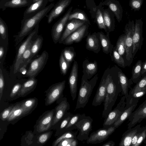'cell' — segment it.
<instances>
[{
    "mask_svg": "<svg viewBox=\"0 0 146 146\" xmlns=\"http://www.w3.org/2000/svg\"><path fill=\"white\" fill-rule=\"evenodd\" d=\"M54 5V3H51L33 16L24 20H22L20 31L15 36V40L17 44L21 42L25 36L30 33L41 20L50 11Z\"/></svg>",
    "mask_w": 146,
    "mask_h": 146,
    "instance_id": "1",
    "label": "cell"
},
{
    "mask_svg": "<svg viewBox=\"0 0 146 146\" xmlns=\"http://www.w3.org/2000/svg\"><path fill=\"white\" fill-rule=\"evenodd\" d=\"M121 92L119 79L115 80L111 76L104 101V108L102 113L103 117L105 118L112 110L119 94Z\"/></svg>",
    "mask_w": 146,
    "mask_h": 146,
    "instance_id": "2",
    "label": "cell"
},
{
    "mask_svg": "<svg viewBox=\"0 0 146 146\" xmlns=\"http://www.w3.org/2000/svg\"><path fill=\"white\" fill-rule=\"evenodd\" d=\"M98 78V75L96 74L90 81H88L84 74L82 75L75 110L84 108L86 106L96 84Z\"/></svg>",
    "mask_w": 146,
    "mask_h": 146,
    "instance_id": "3",
    "label": "cell"
},
{
    "mask_svg": "<svg viewBox=\"0 0 146 146\" xmlns=\"http://www.w3.org/2000/svg\"><path fill=\"white\" fill-rule=\"evenodd\" d=\"M66 81L64 80L53 84L45 91V105L48 106L63 98V93L65 87Z\"/></svg>",
    "mask_w": 146,
    "mask_h": 146,
    "instance_id": "4",
    "label": "cell"
},
{
    "mask_svg": "<svg viewBox=\"0 0 146 146\" xmlns=\"http://www.w3.org/2000/svg\"><path fill=\"white\" fill-rule=\"evenodd\" d=\"M48 57V53L43 51L38 58L31 62L26 75L30 78L35 77L44 68Z\"/></svg>",
    "mask_w": 146,
    "mask_h": 146,
    "instance_id": "5",
    "label": "cell"
},
{
    "mask_svg": "<svg viewBox=\"0 0 146 146\" xmlns=\"http://www.w3.org/2000/svg\"><path fill=\"white\" fill-rule=\"evenodd\" d=\"M93 121L90 116L86 115L76 124V129L79 131L77 136L78 140L82 141L88 138L89 133L92 130Z\"/></svg>",
    "mask_w": 146,
    "mask_h": 146,
    "instance_id": "6",
    "label": "cell"
},
{
    "mask_svg": "<svg viewBox=\"0 0 146 146\" xmlns=\"http://www.w3.org/2000/svg\"><path fill=\"white\" fill-rule=\"evenodd\" d=\"M125 99V96H123L116 107L109 113L104 120L103 125L104 127L108 128L112 126L118 119L125 108L126 104Z\"/></svg>",
    "mask_w": 146,
    "mask_h": 146,
    "instance_id": "7",
    "label": "cell"
},
{
    "mask_svg": "<svg viewBox=\"0 0 146 146\" xmlns=\"http://www.w3.org/2000/svg\"><path fill=\"white\" fill-rule=\"evenodd\" d=\"M117 128L113 126L108 128L104 127L92 133L86 140L87 144H96L106 140Z\"/></svg>",
    "mask_w": 146,
    "mask_h": 146,
    "instance_id": "8",
    "label": "cell"
},
{
    "mask_svg": "<svg viewBox=\"0 0 146 146\" xmlns=\"http://www.w3.org/2000/svg\"><path fill=\"white\" fill-rule=\"evenodd\" d=\"M39 24L36 26L33 31L29 34L19 48L14 65L13 72L16 73L18 71L20 66L22 64V56L26 48L32 40L33 38L36 36L38 32Z\"/></svg>",
    "mask_w": 146,
    "mask_h": 146,
    "instance_id": "9",
    "label": "cell"
},
{
    "mask_svg": "<svg viewBox=\"0 0 146 146\" xmlns=\"http://www.w3.org/2000/svg\"><path fill=\"white\" fill-rule=\"evenodd\" d=\"M143 23L141 19L135 20V31L133 36L132 60L138 50H141V48L143 40L142 35Z\"/></svg>",
    "mask_w": 146,
    "mask_h": 146,
    "instance_id": "10",
    "label": "cell"
},
{
    "mask_svg": "<svg viewBox=\"0 0 146 146\" xmlns=\"http://www.w3.org/2000/svg\"><path fill=\"white\" fill-rule=\"evenodd\" d=\"M135 29V23L133 20H129L126 25L124 29L125 35V56L127 61L132 59L133 36Z\"/></svg>",
    "mask_w": 146,
    "mask_h": 146,
    "instance_id": "11",
    "label": "cell"
},
{
    "mask_svg": "<svg viewBox=\"0 0 146 146\" xmlns=\"http://www.w3.org/2000/svg\"><path fill=\"white\" fill-rule=\"evenodd\" d=\"M72 9V7L69 8L64 15L55 23L52 27L51 36L55 44L56 43L59 41Z\"/></svg>",
    "mask_w": 146,
    "mask_h": 146,
    "instance_id": "12",
    "label": "cell"
},
{
    "mask_svg": "<svg viewBox=\"0 0 146 146\" xmlns=\"http://www.w3.org/2000/svg\"><path fill=\"white\" fill-rule=\"evenodd\" d=\"M128 119L129 121L127 124L128 129L133 127L143 119H146V99L131 113Z\"/></svg>",
    "mask_w": 146,
    "mask_h": 146,
    "instance_id": "13",
    "label": "cell"
},
{
    "mask_svg": "<svg viewBox=\"0 0 146 146\" xmlns=\"http://www.w3.org/2000/svg\"><path fill=\"white\" fill-rule=\"evenodd\" d=\"M55 110L52 109L44 112L38 118L36 125V129L39 133L48 130L52 125Z\"/></svg>",
    "mask_w": 146,
    "mask_h": 146,
    "instance_id": "14",
    "label": "cell"
},
{
    "mask_svg": "<svg viewBox=\"0 0 146 146\" xmlns=\"http://www.w3.org/2000/svg\"><path fill=\"white\" fill-rule=\"evenodd\" d=\"M111 77L110 74H108L106 78H104L101 80L93 100L92 106H100L104 102Z\"/></svg>",
    "mask_w": 146,
    "mask_h": 146,
    "instance_id": "15",
    "label": "cell"
},
{
    "mask_svg": "<svg viewBox=\"0 0 146 146\" xmlns=\"http://www.w3.org/2000/svg\"><path fill=\"white\" fill-rule=\"evenodd\" d=\"M58 100V103L55 109L52 125L61 121L70 109V104L66 97L62 98Z\"/></svg>",
    "mask_w": 146,
    "mask_h": 146,
    "instance_id": "16",
    "label": "cell"
},
{
    "mask_svg": "<svg viewBox=\"0 0 146 146\" xmlns=\"http://www.w3.org/2000/svg\"><path fill=\"white\" fill-rule=\"evenodd\" d=\"M71 0H60L54 5L49 14L46 15L48 23H50L53 20L58 17L69 5Z\"/></svg>",
    "mask_w": 146,
    "mask_h": 146,
    "instance_id": "17",
    "label": "cell"
},
{
    "mask_svg": "<svg viewBox=\"0 0 146 146\" xmlns=\"http://www.w3.org/2000/svg\"><path fill=\"white\" fill-rule=\"evenodd\" d=\"M78 65L76 61H74L68 78V82L70 93L72 100H75L77 91Z\"/></svg>",
    "mask_w": 146,
    "mask_h": 146,
    "instance_id": "18",
    "label": "cell"
},
{
    "mask_svg": "<svg viewBox=\"0 0 146 146\" xmlns=\"http://www.w3.org/2000/svg\"><path fill=\"white\" fill-rule=\"evenodd\" d=\"M48 1V0H40L32 3L25 11L22 20L29 18L44 9Z\"/></svg>",
    "mask_w": 146,
    "mask_h": 146,
    "instance_id": "19",
    "label": "cell"
},
{
    "mask_svg": "<svg viewBox=\"0 0 146 146\" xmlns=\"http://www.w3.org/2000/svg\"><path fill=\"white\" fill-rule=\"evenodd\" d=\"M87 29V26L83 25L66 38L62 43L69 45L79 42L86 35Z\"/></svg>",
    "mask_w": 146,
    "mask_h": 146,
    "instance_id": "20",
    "label": "cell"
},
{
    "mask_svg": "<svg viewBox=\"0 0 146 146\" xmlns=\"http://www.w3.org/2000/svg\"><path fill=\"white\" fill-rule=\"evenodd\" d=\"M33 3V0H0V8L3 11L7 8H15L28 7Z\"/></svg>",
    "mask_w": 146,
    "mask_h": 146,
    "instance_id": "21",
    "label": "cell"
},
{
    "mask_svg": "<svg viewBox=\"0 0 146 146\" xmlns=\"http://www.w3.org/2000/svg\"><path fill=\"white\" fill-rule=\"evenodd\" d=\"M86 48L96 53L100 51L101 43L98 33H94L88 35L86 39Z\"/></svg>",
    "mask_w": 146,
    "mask_h": 146,
    "instance_id": "22",
    "label": "cell"
},
{
    "mask_svg": "<svg viewBox=\"0 0 146 146\" xmlns=\"http://www.w3.org/2000/svg\"><path fill=\"white\" fill-rule=\"evenodd\" d=\"M85 21L78 19H74L66 24L65 30L58 42L62 43L63 41L71 34L84 25Z\"/></svg>",
    "mask_w": 146,
    "mask_h": 146,
    "instance_id": "23",
    "label": "cell"
},
{
    "mask_svg": "<svg viewBox=\"0 0 146 146\" xmlns=\"http://www.w3.org/2000/svg\"><path fill=\"white\" fill-rule=\"evenodd\" d=\"M139 101L137 100L134 101L131 104L126 105L123 112L112 126H114L117 128L125 121L128 119L137 106Z\"/></svg>",
    "mask_w": 146,
    "mask_h": 146,
    "instance_id": "24",
    "label": "cell"
},
{
    "mask_svg": "<svg viewBox=\"0 0 146 146\" xmlns=\"http://www.w3.org/2000/svg\"><path fill=\"white\" fill-rule=\"evenodd\" d=\"M141 127L139 124L135 127H131L125 131L122 135L119 146H130L132 138L138 131Z\"/></svg>",
    "mask_w": 146,
    "mask_h": 146,
    "instance_id": "25",
    "label": "cell"
},
{
    "mask_svg": "<svg viewBox=\"0 0 146 146\" xmlns=\"http://www.w3.org/2000/svg\"><path fill=\"white\" fill-rule=\"evenodd\" d=\"M37 80L35 77L30 78L22 85L18 93V95L21 97H24L33 92L36 88Z\"/></svg>",
    "mask_w": 146,
    "mask_h": 146,
    "instance_id": "26",
    "label": "cell"
},
{
    "mask_svg": "<svg viewBox=\"0 0 146 146\" xmlns=\"http://www.w3.org/2000/svg\"><path fill=\"white\" fill-rule=\"evenodd\" d=\"M98 33L103 52L107 54L110 53L111 56L113 48V45L111 43L110 40L109 32L108 31L106 35L102 32Z\"/></svg>",
    "mask_w": 146,
    "mask_h": 146,
    "instance_id": "27",
    "label": "cell"
},
{
    "mask_svg": "<svg viewBox=\"0 0 146 146\" xmlns=\"http://www.w3.org/2000/svg\"><path fill=\"white\" fill-rule=\"evenodd\" d=\"M83 73L88 79H90L97 72L98 67L97 62H89L85 60L83 63Z\"/></svg>",
    "mask_w": 146,
    "mask_h": 146,
    "instance_id": "28",
    "label": "cell"
},
{
    "mask_svg": "<svg viewBox=\"0 0 146 146\" xmlns=\"http://www.w3.org/2000/svg\"><path fill=\"white\" fill-rule=\"evenodd\" d=\"M118 76L122 89V94L125 96L126 100L129 95V89L133 82L131 78L129 79L121 71L118 72Z\"/></svg>",
    "mask_w": 146,
    "mask_h": 146,
    "instance_id": "29",
    "label": "cell"
},
{
    "mask_svg": "<svg viewBox=\"0 0 146 146\" xmlns=\"http://www.w3.org/2000/svg\"><path fill=\"white\" fill-rule=\"evenodd\" d=\"M21 103V107L26 115L30 113L36 107L38 100L36 98H29Z\"/></svg>",
    "mask_w": 146,
    "mask_h": 146,
    "instance_id": "30",
    "label": "cell"
},
{
    "mask_svg": "<svg viewBox=\"0 0 146 146\" xmlns=\"http://www.w3.org/2000/svg\"><path fill=\"white\" fill-rule=\"evenodd\" d=\"M26 115L21 106V103L15 105L7 119L11 121L18 119Z\"/></svg>",
    "mask_w": 146,
    "mask_h": 146,
    "instance_id": "31",
    "label": "cell"
},
{
    "mask_svg": "<svg viewBox=\"0 0 146 146\" xmlns=\"http://www.w3.org/2000/svg\"><path fill=\"white\" fill-rule=\"evenodd\" d=\"M110 9L115 16L118 22H119L122 19L123 9L119 2L117 1H110L108 5Z\"/></svg>",
    "mask_w": 146,
    "mask_h": 146,
    "instance_id": "32",
    "label": "cell"
},
{
    "mask_svg": "<svg viewBox=\"0 0 146 146\" xmlns=\"http://www.w3.org/2000/svg\"><path fill=\"white\" fill-rule=\"evenodd\" d=\"M86 115L85 113H77L74 114L71 117L68 124L63 130V133L66 131L76 129V124Z\"/></svg>",
    "mask_w": 146,
    "mask_h": 146,
    "instance_id": "33",
    "label": "cell"
},
{
    "mask_svg": "<svg viewBox=\"0 0 146 146\" xmlns=\"http://www.w3.org/2000/svg\"><path fill=\"white\" fill-rule=\"evenodd\" d=\"M143 63L141 60H139L133 67L131 78L134 83H136L142 77Z\"/></svg>",
    "mask_w": 146,
    "mask_h": 146,
    "instance_id": "34",
    "label": "cell"
},
{
    "mask_svg": "<svg viewBox=\"0 0 146 146\" xmlns=\"http://www.w3.org/2000/svg\"><path fill=\"white\" fill-rule=\"evenodd\" d=\"M43 41V37L39 36L34 41H33L31 48V55L29 61L39 51L41 48Z\"/></svg>",
    "mask_w": 146,
    "mask_h": 146,
    "instance_id": "35",
    "label": "cell"
},
{
    "mask_svg": "<svg viewBox=\"0 0 146 146\" xmlns=\"http://www.w3.org/2000/svg\"><path fill=\"white\" fill-rule=\"evenodd\" d=\"M146 94V90H140L134 91H129L128 98L126 100V105L131 104L135 100H139L140 98Z\"/></svg>",
    "mask_w": 146,
    "mask_h": 146,
    "instance_id": "36",
    "label": "cell"
},
{
    "mask_svg": "<svg viewBox=\"0 0 146 146\" xmlns=\"http://www.w3.org/2000/svg\"><path fill=\"white\" fill-rule=\"evenodd\" d=\"M125 34L121 35L118 38L115 49L122 56L125 53Z\"/></svg>",
    "mask_w": 146,
    "mask_h": 146,
    "instance_id": "37",
    "label": "cell"
},
{
    "mask_svg": "<svg viewBox=\"0 0 146 146\" xmlns=\"http://www.w3.org/2000/svg\"><path fill=\"white\" fill-rule=\"evenodd\" d=\"M62 52L65 59L67 62L71 63L74 60L76 55L74 48L72 46L66 47Z\"/></svg>",
    "mask_w": 146,
    "mask_h": 146,
    "instance_id": "38",
    "label": "cell"
},
{
    "mask_svg": "<svg viewBox=\"0 0 146 146\" xmlns=\"http://www.w3.org/2000/svg\"><path fill=\"white\" fill-rule=\"evenodd\" d=\"M71 63L67 62L64 58L62 52L59 60V65L61 74L63 75L66 74Z\"/></svg>",
    "mask_w": 146,
    "mask_h": 146,
    "instance_id": "39",
    "label": "cell"
},
{
    "mask_svg": "<svg viewBox=\"0 0 146 146\" xmlns=\"http://www.w3.org/2000/svg\"><path fill=\"white\" fill-rule=\"evenodd\" d=\"M71 130L65 132L62 134L59 137L56 139L53 142L52 145L56 146L62 140L67 138H77L78 132H74Z\"/></svg>",
    "mask_w": 146,
    "mask_h": 146,
    "instance_id": "40",
    "label": "cell"
},
{
    "mask_svg": "<svg viewBox=\"0 0 146 146\" xmlns=\"http://www.w3.org/2000/svg\"><path fill=\"white\" fill-rule=\"evenodd\" d=\"M140 90H146V72L142 75L141 78L130 91H134Z\"/></svg>",
    "mask_w": 146,
    "mask_h": 146,
    "instance_id": "41",
    "label": "cell"
},
{
    "mask_svg": "<svg viewBox=\"0 0 146 146\" xmlns=\"http://www.w3.org/2000/svg\"><path fill=\"white\" fill-rule=\"evenodd\" d=\"M112 56V57H111V58L118 65L122 68L125 67V62L123 58L114 48H113L111 56Z\"/></svg>",
    "mask_w": 146,
    "mask_h": 146,
    "instance_id": "42",
    "label": "cell"
},
{
    "mask_svg": "<svg viewBox=\"0 0 146 146\" xmlns=\"http://www.w3.org/2000/svg\"><path fill=\"white\" fill-rule=\"evenodd\" d=\"M105 25L107 28L109 29L110 32L113 30L114 26L112 25V20L108 13L107 11H104L103 14Z\"/></svg>",
    "mask_w": 146,
    "mask_h": 146,
    "instance_id": "43",
    "label": "cell"
},
{
    "mask_svg": "<svg viewBox=\"0 0 146 146\" xmlns=\"http://www.w3.org/2000/svg\"><path fill=\"white\" fill-rule=\"evenodd\" d=\"M96 18L99 28L101 29H104L107 33L108 31H107V29L104 24L103 14L99 9L97 10L96 12Z\"/></svg>",
    "mask_w": 146,
    "mask_h": 146,
    "instance_id": "44",
    "label": "cell"
},
{
    "mask_svg": "<svg viewBox=\"0 0 146 146\" xmlns=\"http://www.w3.org/2000/svg\"><path fill=\"white\" fill-rule=\"evenodd\" d=\"M33 41L32 40L31 42L22 55V64L24 63V65L26 66L30 61L29 59L31 55V48Z\"/></svg>",
    "mask_w": 146,
    "mask_h": 146,
    "instance_id": "45",
    "label": "cell"
},
{
    "mask_svg": "<svg viewBox=\"0 0 146 146\" xmlns=\"http://www.w3.org/2000/svg\"><path fill=\"white\" fill-rule=\"evenodd\" d=\"M73 19H76L85 22H88V21L85 15L80 11L76 12L72 14H70L68 20L71 21Z\"/></svg>",
    "mask_w": 146,
    "mask_h": 146,
    "instance_id": "46",
    "label": "cell"
},
{
    "mask_svg": "<svg viewBox=\"0 0 146 146\" xmlns=\"http://www.w3.org/2000/svg\"><path fill=\"white\" fill-rule=\"evenodd\" d=\"M0 34L2 38L5 39L8 36V27L5 21L0 17Z\"/></svg>",
    "mask_w": 146,
    "mask_h": 146,
    "instance_id": "47",
    "label": "cell"
},
{
    "mask_svg": "<svg viewBox=\"0 0 146 146\" xmlns=\"http://www.w3.org/2000/svg\"><path fill=\"white\" fill-rule=\"evenodd\" d=\"M143 0H130L129 5L131 7V10L135 11H138L141 8Z\"/></svg>",
    "mask_w": 146,
    "mask_h": 146,
    "instance_id": "48",
    "label": "cell"
},
{
    "mask_svg": "<svg viewBox=\"0 0 146 146\" xmlns=\"http://www.w3.org/2000/svg\"><path fill=\"white\" fill-rule=\"evenodd\" d=\"M52 133V132L50 131L41 134L37 138V143L41 144H44L49 139Z\"/></svg>",
    "mask_w": 146,
    "mask_h": 146,
    "instance_id": "49",
    "label": "cell"
},
{
    "mask_svg": "<svg viewBox=\"0 0 146 146\" xmlns=\"http://www.w3.org/2000/svg\"><path fill=\"white\" fill-rule=\"evenodd\" d=\"M146 138V125L140 128V132L137 141L135 146L141 145Z\"/></svg>",
    "mask_w": 146,
    "mask_h": 146,
    "instance_id": "50",
    "label": "cell"
},
{
    "mask_svg": "<svg viewBox=\"0 0 146 146\" xmlns=\"http://www.w3.org/2000/svg\"><path fill=\"white\" fill-rule=\"evenodd\" d=\"M14 106V105H11L5 108L2 111L0 115V118L2 120L5 121L7 120Z\"/></svg>",
    "mask_w": 146,
    "mask_h": 146,
    "instance_id": "51",
    "label": "cell"
},
{
    "mask_svg": "<svg viewBox=\"0 0 146 146\" xmlns=\"http://www.w3.org/2000/svg\"><path fill=\"white\" fill-rule=\"evenodd\" d=\"M22 86V85L19 83L16 84L12 88L10 94V97L11 98L14 97L18 94Z\"/></svg>",
    "mask_w": 146,
    "mask_h": 146,
    "instance_id": "52",
    "label": "cell"
},
{
    "mask_svg": "<svg viewBox=\"0 0 146 146\" xmlns=\"http://www.w3.org/2000/svg\"><path fill=\"white\" fill-rule=\"evenodd\" d=\"M5 82L2 71L0 68V100H1L4 86Z\"/></svg>",
    "mask_w": 146,
    "mask_h": 146,
    "instance_id": "53",
    "label": "cell"
},
{
    "mask_svg": "<svg viewBox=\"0 0 146 146\" xmlns=\"http://www.w3.org/2000/svg\"><path fill=\"white\" fill-rule=\"evenodd\" d=\"M74 138H67L61 141L57 145V146H70L71 142L75 139Z\"/></svg>",
    "mask_w": 146,
    "mask_h": 146,
    "instance_id": "54",
    "label": "cell"
},
{
    "mask_svg": "<svg viewBox=\"0 0 146 146\" xmlns=\"http://www.w3.org/2000/svg\"><path fill=\"white\" fill-rule=\"evenodd\" d=\"M140 129L133 137L130 146H135V145L139 137L140 132Z\"/></svg>",
    "mask_w": 146,
    "mask_h": 146,
    "instance_id": "55",
    "label": "cell"
},
{
    "mask_svg": "<svg viewBox=\"0 0 146 146\" xmlns=\"http://www.w3.org/2000/svg\"><path fill=\"white\" fill-rule=\"evenodd\" d=\"M26 66L24 65L23 67H21L19 69V70L20 72L23 74L26 75L27 73V70L26 68Z\"/></svg>",
    "mask_w": 146,
    "mask_h": 146,
    "instance_id": "56",
    "label": "cell"
},
{
    "mask_svg": "<svg viewBox=\"0 0 146 146\" xmlns=\"http://www.w3.org/2000/svg\"><path fill=\"white\" fill-rule=\"evenodd\" d=\"M115 145V142L112 141L110 140L105 143L102 146H114Z\"/></svg>",
    "mask_w": 146,
    "mask_h": 146,
    "instance_id": "57",
    "label": "cell"
},
{
    "mask_svg": "<svg viewBox=\"0 0 146 146\" xmlns=\"http://www.w3.org/2000/svg\"><path fill=\"white\" fill-rule=\"evenodd\" d=\"M145 72H146V60L143 63L141 72L142 76Z\"/></svg>",
    "mask_w": 146,
    "mask_h": 146,
    "instance_id": "58",
    "label": "cell"
},
{
    "mask_svg": "<svg viewBox=\"0 0 146 146\" xmlns=\"http://www.w3.org/2000/svg\"><path fill=\"white\" fill-rule=\"evenodd\" d=\"M4 48L3 46L0 47V59L1 60L4 54Z\"/></svg>",
    "mask_w": 146,
    "mask_h": 146,
    "instance_id": "59",
    "label": "cell"
},
{
    "mask_svg": "<svg viewBox=\"0 0 146 146\" xmlns=\"http://www.w3.org/2000/svg\"><path fill=\"white\" fill-rule=\"evenodd\" d=\"M40 0H33V3L38 1Z\"/></svg>",
    "mask_w": 146,
    "mask_h": 146,
    "instance_id": "60",
    "label": "cell"
}]
</instances>
